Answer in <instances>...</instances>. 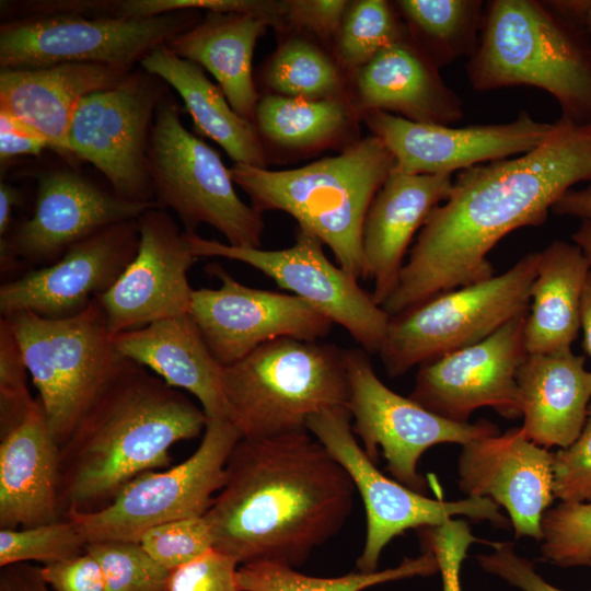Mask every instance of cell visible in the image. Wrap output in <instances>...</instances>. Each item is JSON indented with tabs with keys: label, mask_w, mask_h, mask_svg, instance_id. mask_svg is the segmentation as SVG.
Segmentation results:
<instances>
[{
	"label": "cell",
	"mask_w": 591,
	"mask_h": 591,
	"mask_svg": "<svg viewBox=\"0 0 591 591\" xmlns=\"http://www.w3.org/2000/svg\"><path fill=\"white\" fill-rule=\"evenodd\" d=\"M139 543L172 571L212 548L213 537L205 517H197L155 525L141 535Z\"/></svg>",
	"instance_id": "obj_40"
},
{
	"label": "cell",
	"mask_w": 591,
	"mask_h": 591,
	"mask_svg": "<svg viewBox=\"0 0 591 591\" xmlns=\"http://www.w3.org/2000/svg\"><path fill=\"white\" fill-rule=\"evenodd\" d=\"M147 167L154 202L173 210L185 233L206 223L230 245L260 247L262 213L239 197L218 152L185 128L166 89L155 109Z\"/></svg>",
	"instance_id": "obj_8"
},
{
	"label": "cell",
	"mask_w": 591,
	"mask_h": 591,
	"mask_svg": "<svg viewBox=\"0 0 591 591\" xmlns=\"http://www.w3.org/2000/svg\"><path fill=\"white\" fill-rule=\"evenodd\" d=\"M63 519L58 493V448L43 404L0 433V529L18 530Z\"/></svg>",
	"instance_id": "obj_25"
},
{
	"label": "cell",
	"mask_w": 591,
	"mask_h": 591,
	"mask_svg": "<svg viewBox=\"0 0 591 591\" xmlns=\"http://www.w3.org/2000/svg\"><path fill=\"white\" fill-rule=\"evenodd\" d=\"M439 571L430 552L406 558L395 567L370 573L357 572L337 578L311 577L292 567L276 563L240 565L236 581L240 591H361L366 588L415 576H430Z\"/></svg>",
	"instance_id": "obj_34"
},
{
	"label": "cell",
	"mask_w": 591,
	"mask_h": 591,
	"mask_svg": "<svg viewBox=\"0 0 591 591\" xmlns=\"http://www.w3.org/2000/svg\"><path fill=\"white\" fill-rule=\"evenodd\" d=\"M8 318L20 345L48 429L59 449L124 361L97 299L82 312L47 318L19 312Z\"/></svg>",
	"instance_id": "obj_7"
},
{
	"label": "cell",
	"mask_w": 591,
	"mask_h": 591,
	"mask_svg": "<svg viewBox=\"0 0 591 591\" xmlns=\"http://www.w3.org/2000/svg\"><path fill=\"white\" fill-rule=\"evenodd\" d=\"M408 36L394 2H350L334 38L335 60L340 68L356 71L387 46Z\"/></svg>",
	"instance_id": "obj_36"
},
{
	"label": "cell",
	"mask_w": 591,
	"mask_h": 591,
	"mask_svg": "<svg viewBox=\"0 0 591 591\" xmlns=\"http://www.w3.org/2000/svg\"><path fill=\"white\" fill-rule=\"evenodd\" d=\"M425 551L436 558L442 579V591H462L461 567L468 547L479 542L464 520L451 519L441 525L421 529Z\"/></svg>",
	"instance_id": "obj_44"
},
{
	"label": "cell",
	"mask_w": 591,
	"mask_h": 591,
	"mask_svg": "<svg viewBox=\"0 0 591 591\" xmlns=\"http://www.w3.org/2000/svg\"><path fill=\"white\" fill-rule=\"evenodd\" d=\"M115 349L167 385L193 394L208 419H230L223 367L189 315L159 320L112 336Z\"/></svg>",
	"instance_id": "obj_26"
},
{
	"label": "cell",
	"mask_w": 591,
	"mask_h": 591,
	"mask_svg": "<svg viewBox=\"0 0 591 591\" xmlns=\"http://www.w3.org/2000/svg\"><path fill=\"white\" fill-rule=\"evenodd\" d=\"M571 350L528 354L517 374L525 437L543 447L566 448L581 433L591 404V371Z\"/></svg>",
	"instance_id": "obj_28"
},
{
	"label": "cell",
	"mask_w": 591,
	"mask_h": 591,
	"mask_svg": "<svg viewBox=\"0 0 591 591\" xmlns=\"http://www.w3.org/2000/svg\"><path fill=\"white\" fill-rule=\"evenodd\" d=\"M138 219L108 227L70 247L58 260L0 287L1 317L32 312L65 318L108 291L137 254Z\"/></svg>",
	"instance_id": "obj_20"
},
{
	"label": "cell",
	"mask_w": 591,
	"mask_h": 591,
	"mask_svg": "<svg viewBox=\"0 0 591 591\" xmlns=\"http://www.w3.org/2000/svg\"><path fill=\"white\" fill-rule=\"evenodd\" d=\"M581 331L583 348L591 358V269L589 271L581 300Z\"/></svg>",
	"instance_id": "obj_53"
},
{
	"label": "cell",
	"mask_w": 591,
	"mask_h": 591,
	"mask_svg": "<svg viewBox=\"0 0 591 591\" xmlns=\"http://www.w3.org/2000/svg\"><path fill=\"white\" fill-rule=\"evenodd\" d=\"M223 387L230 420L242 438L308 430L312 415L348 408L345 349L290 337L275 339L224 367Z\"/></svg>",
	"instance_id": "obj_6"
},
{
	"label": "cell",
	"mask_w": 591,
	"mask_h": 591,
	"mask_svg": "<svg viewBox=\"0 0 591 591\" xmlns=\"http://www.w3.org/2000/svg\"><path fill=\"white\" fill-rule=\"evenodd\" d=\"M528 311L487 338L420 366L410 398L460 424L468 422L480 407H491L506 418L520 417L517 374L528 355Z\"/></svg>",
	"instance_id": "obj_18"
},
{
	"label": "cell",
	"mask_w": 591,
	"mask_h": 591,
	"mask_svg": "<svg viewBox=\"0 0 591 591\" xmlns=\"http://www.w3.org/2000/svg\"><path fill=\"white\" fill-rule=\"evenodd\" d=\"M202 410L181 390L125 358L58 449L63 513L106 507L134 478L170 465V449L198 437Z\"/></svg>",
	"instance_id": "obj_3"
},
{
	"label": "cell",
	"mask_w": 591,
	"mask_h": 591,
	"mask_svg": "<svg viewBox=\"0 0 591 591\" xmlns=\"http://www.w3.org/2000/svg\"><path fill=\"white\" fill-rule=\"evenodd\" d=\"M590 269L575 243L556 240L540 251L524 325L528 354L571 350L581 329V300Z\"/></svg>",
	"instance_id": "obj_30"
},
{
	"label": "cell",
	"mask_w": 591,
	"mask_h": 591,
	"mask_svg": "<svg viewBox=\"0 0 591 591\" xmlns=\"http://www.w3.org/2000/svg\"><path fill=\"white\" fill-rule=\"evenodd\" d=\"M543 558L568 568L588 566L591 559V501L551 507L541 522Z\"/></svg>",
	"instance_id": "obj_39"
},
{
	"label": "cell",
	"mask_w": 591,
	"mask_h": 591,
	"mask_svg": "<svg viewBox=\"0 0 591 591\" xmlns=\"http://www.w3.org/2000/svg\"><path fill=\"white\" fill-rule=\"evenodd\" d=\"M459 487L467 497L488 498L503 507L517 537L540 542L541 522L551 508L553 453L529 440L521 428L463 445Z\"/></svg>",
	"instance_id": "obj_22"
},
{
	"label": "cell",
	"mask_w": 591,
	"mask_h": 591,
	"mask_svg": "<svg viewBox=\"0 0 591 591\" xmlns=\"http://www.w3.org/2000/svg\"><path fill=\"white\" fill-rule=\"evenodd\" d=\"M466 74L479 92L537 88L560 116L591 120V35L559 0L487 1Z\"/></svg>",
	"instance_id": "obj_4"
},
{
	"label": "cell",
	"mask_w": 591,
	"mask_h": 591,
	"mask_svg": "<svg viewBox=\"0 0 591 591\" xmlns=\"http://www.w3.org/2000/svg\"><path fill=\"white\" fill-rule=\"evenodd\" d=\"M85 546L81 533L66 518L20 530L0 529V567L28 561L53 564L84 553Z\"/></svg>",
	"instance_id": "obj_37"
},
{
	"label": "cell",
	"mask_w": 591,
	"mask_h": 591,
	"mask_svg": "<svg viewBox=\"0 0 591 591\" xmlns=\"http://www.w3.org/2000/svg\"><path fill=\"white\" fill-rule=\"evenodd\" d=\"M53 591H106L102 568L89 552L40 567Z\"/></svg>",
	"instance_id": "obj_47"
},
{
	"label": "cell",
	"mask_w": 591,
	"mask_h": 591,
	"mask_svg": "<svg viewBox=\"0 0 591 591\" xmlns=\"http://www.w3.org/2000/svg\"><path fill=\"white\" fill-rule=\"evenodd\" d=\"M493 552L476 557L480 568L522 591H565L546 580L535 570L534 564L515 552L512 543L495 542Z\"/></svg>",
	"instance_id": "obj_46"
},
{
	"label": "cell",
	"mask_w": 591,
	"mask_h": 591,
	"mask_svg": "<svg viewBox=\"0 0 591 591\" xmlns=\"http://www.w3.org/2000/svg\"><path fill=\"white\" fill-rule=\"evenodd\" d=\"M286 21L327 39L335 38L350 4L346 0H287Z\"/></svg>",
	"instance_id": "obj_48"
},
{
	"label": "cell",
	"mask_w": 591,
	"mask_h": 591,
	"mask_svg": "<svg viewBox=\"0 0 591 591\" xmlns=\"http://www.w3.org/2000/svg\"><path fill=\"white\" fill-rule=\"evenodd\" d=\"M159 78L142 68L81 100L70 123L65 153L94 165L118 197L155 204L147 157L158 103Z\"/></svg>",
	"instance_id": "obj_13"
},
{
	"label": "cell",
	"mask_w": 591,
	"mask_h": 591,
	"mask_svg": "<svg viewBox=\"0 0 591 591\" xmlns=\"http://www.w3.org/2000/svg\"><path fill=\"white\" fill-rule=\"evenodd\" d=\"M394 169V159L372 136L354 141L335 157L270 171L234 164L230 175L260 213L280 210L327 245L338 266L362 278L361 231L375 194Z\"/></svg>",
	"instance_id": "obj_5"
},
{
	"label": "cell",
	"mask_w": 591,
	"mask_h": 591,
	"mask_svg": "<svg viewBox=\"0 0 591 591\" xmlns=\"http://www.w3.org/2000/svg\"><path fill=\"white\" fill-rule=\"evenodd\" d=\"M351 419L347 407L329 408L312 415L306 429L345 468L363 501L367 535L357 560L360 572L376 571L384 547L408 529L441 525L460 515L507 526L499 506L488 498L431 499L386 477L356 441Z\"/></svg>",
	"instance_id": "obj_12"
},
{
	"label": "cell",
	"mask_w": 591,
	"mask_h": 591,
	"mask_svg": "<svg viewBox=\"0 0 591 591\" xmlns=\"http://www.w3.org/2000/svg\"><path fill=\"white\" fill-rule=\"evenodd\" d=\"M356 114L346 95L309 100L271 93L259 99L254 125L260 138L279 148L305 150L339 139L350 130Z\"/></svg>",
	"instance_id": "obj_32"
},
{
	"label": "cell",
	"mask_w": 591,
	"mask_h": 591,
	"mask_svg": "<svg viewBox=\"0 0 591 591\" xmlns=\"http://www.w3.org/2000/svg\"><path fill=\"white\" fill-rule=\"evenodd\" d=\"M204 10L218 13L247 14L282 28L286 22V1L271 0H123L124 18H151L175 11Z\"/></svg>",
	"instance_id": "obj_42"
},
{
	"label": "cell",
	"mask_w": 591,
	"mask_h": 591,
	"mask_svg": "<svg viewBox=\"0 0 591 591\" xmlns=\"http://www.w3.org/2000/svg\"><path fill=\"white\" fill-rule=\"evenodd\" d=\"M581 183L591 185V120L563 116L531 151L459 172L444 202L429 213L382 309L395 316L490 278L491 248L513 230L542 225Z\"/></svg>",
	"instance_id": "obj_1"
},
{
	"label": "cell",
	"mask_w": 591,
	"mask_h": 591,
	"mask_svg": "<svg viewBox=\"0 0 591 591\" xmlns=\"http://www.w3.org/2000/svg\"><path fill=\"white\" fill-rule=\"evenodd\" d=\"M136 256L114 286L97 297L113 335L189 313L195 289L187 273L198 259L186 233L159 207L138 218Z\"/></svg>",
	"instance_id": "obj_21"
},
{
	"label": "cell",
	"mask_w": 591,
	"mask_h": 591,
	"mask_svg": "<svg viewBox=\"0 0 591 591\" xmlns=\"http://www.w3.org/2000/svg\"><path fill=\"white\" fill-rule=\"evenodd\" d=\"M540 251L505 273L391 316L379 354L390 378L474 345L526 312Z\"/></svg>",
	"instance_id": "obj_9"
},
{
	"label": "cell",
	"mask_w": 591,
	"mask_h": 591,
	"mask_svg": "<svg viewBox=\"0 0 591 591\" xmlns=\"http://www.w3.org/2000/svg\"><path fill=\"white\" fill-rule=\"evenodd\" d=\"M273 94L320 100L344 96V78L337 61L310 39L293 36L270 57L264 71Z\"/></svg>",
	"instance_id": "obj_35"
},
{
	"label": "cell",
	"mask_w": 591,
	"mask_h": 591,
	"mask_svg": "<svg viewBox=\"0 0 591 591\" xmlns=\"http://www.w3.org/2000/svg\"><path fill=\"white\" fill-rule=\"evenodd\" d=\"M239 563L212 547L170 572L166 591H240Z\"/></svg>",
	"instance_id": "obj_45"
},
{
	"label": "cell",
	"mask_w": 591,
	"mask_h": 591,
	"mask_svg": "<svg viewBox=\"0 0 591 591\" xmlns=\"http://www.w3.org/2000/svg\"><path fill=\"white\" fill-rule=\"evenodd\" d=\"M356 488L309 430L241 438L204 515L213 547L239 565L297 567L347 521Z\"/></svg>",
	"instance_id": "obj_2"
},
{
	"label": "cell",
	"mask_w": 591,
	"mask_h": 591,
	"mask_svg": "<svg viewBox=\"0 0 591 591\" xmlns=\"http://www.w3.org/2000/svg\"><path fill=\"white\" fill-rule=\"evenodd\" d=\"M85 551L99 561L106 591H166L170 570L153 559L139 542L102 541Z\"/></svg>",
	"instance_id": "obj_38"
},
{
	"label": "cell",
	"mask_w": 591,
	"mask_h": 591,
	"mask_svg": "<svg viewBox=\"0 0 591 591\" xmlns=\"http://www.w3.org/2000/svg\"><path fill=\"white\" fill-rule=\"evenodd\" d=\"M20 200V190L2 181L0 183V237L11 232L12 213Z\"/></svg>",
	"instance_id": "obj_52"
},
{
	"label": "cell",
	"mask_w": 591,
	"mask_h": 591,
	"mask_svg": "<svg viewBox=\"0 0 591 591\" xmlns=\"http://www.w3.org/2000/svg\"><path fill=\"white\" fill-rule=\"evenodd\" d=\"M196 257L242 262L301 298L344 327L368 352H379L391 316L339 266L328 260L323 243L298 228L293 245L282 250L233 246L186 233Z\"/></svg>",
	"instance_id": "obj_15"
},
{
	"label": "cell",
	"mask_w": 591,
	"mask_h": 591,
	"mask_svg": "<svg viewBox=\"0 0 591 591\" xmlns=\"http://www.w3.org/2000/svg\"><path fill=\"white\" fill-rule=\"evenodd\" d=\"M453 175L406 174L392 171L371 201L361 231L362 278L373 281L371 298L383 306L404 266L415 233L444 201Z\"/></svg>",
	"instance_id": "obj_23"
},
{
	"label": "cell",
	"mask_w": 591,
	"mask_h": 591,
	"mask_svg": "<svg viewBox=\"0 0 591 591\" xmlns=\"http://www.w3.org/2000/svg\"><path fill=\"white\" fill-rule=\"evenodd\" d=\"M51 148L48 140L11 115L0 112L1 163L21 155H38Z\"/></svg>",
	"instance_id": "obj_49"
},
{
	"label": "cell",
	"mask_w": 591,
	"mask_h": 591,
	"mask_svg": "<svg viewBox=\"0 0 591 591\" xmlns=\"http://www.w3.org/2000/svg\"><path fill=\"white\" fill-rule=\"evenodd\" d=\"M561 2L591 35V0H561ZM552 211L558 216L591 222V185H587L583 189H570L553 206Z\"/></svg>",
	"instance_id": "obj_50"
},
{
	"label": "cell",
	"mask_w": 591,
	"mask_h": 591,
	"mask_svg": "<svg viewBox=\"0 0 591 591\" xmlns=\"http://www.w3.org/2000/svg\"><path fill=\"white\" fill-rule=\"evenodd\" d=\"M588 567H591V559H590V561H589V564H588Z\"/></svg>",
	"instance_id": "obj_55"
},
{
	"label": "cell",
	"mask_w": 591,
	"mask_h": 591,
	"mask_svg": "<svg viewBox=\"0 0 591 591\" xmlns=\"http://www.w3.org/2000/svg\"><path fill=\"white\" fill-rule=\"evenodd\" d=\"M139 65L181 95L196 130L217 142L234 164L266 167V152L255 125L231 107L199 65L178 57L166 44L153 49Z\"/></svg>",
	"instance_id": "obj_31"
},
{
	"label": "cell",
	"mask_w": 591,
	"mask_h": 591,
	"mask_svg": "<svg viewBox=\"0 0 591 591\" xmlns=\"http://www.w3.org/2000/svg\"><path fill=\"white\" fill-rule=\"evenodd\" d=\"M131 70L96 63L1 69L0 112L31 127L63 152L81 100L120 82Z\"/></svg>",
	"instance_id": "obj_27"
},
{
	"label": "cell",
	"mask_w": 591,
	"mask_h": 591,
	"mask_svg": "<svg viewBox=\"0 0 591 591\" xmlns=\"http://www.w3.org/2000/svg\"><path fill=\"white\" fill-rule=\"evenodd\" d=\"M553 490L563 502L591 501V404L579 437L553 453Z\"/></svg>",
	"instance_id": "obj_43"
},
{
	"label": "cell",
	"mask_w": 591,
	"mask_h": 591,
	"mask_svg": "<svg viewBox=\"0 0 591 591\" xmlns=\"http://www.w3.org/2000/svg\"><path fill=\"white\" fill-rule=\"evenodd\" d=\"M268 26L267 21L247 14L206 12L166 45L178 57L207 69L231 107L254 124L259 99L253 80V54Z\"/></svg>",
	"instance_id": "obj_29"
},
{
	"label": "cell",
	"mask_w": 591,
	"mask_h": 591,
	"mask_svg": "<svg viewBox=\"0 0 591 591\" xmlns=\"http://www.w3.org/2000/svg\"><path fill=\"white\" fill-rule=\"evenodd\" d=\"M361 117L393 155L394 171L425 175H453L524 154L542 143L554 126L526 111L509 123L465 127L415 123L382 111L366 112Z\"/></svg>",
	"instance_id": "obj_19"
},
{
	"label": "cell",
	"mask_w": 591,
	"mask_h": 591,
	"mask_svg": "<svg viewBox=\"0 0 591 591\" xmlns=\"http://www.w3.org/2000/svg\"><path fill=\"white\" fill-rule=\"evenodd\" d=\"M439 70L408 34L354 71L351 103L359 116L382 111L415 123L452 125L463 117V103Z\"/></svg>",
	"instance_id": "obj_24"
},
{
	"label": "cell",
	"mask_w": 591,
	"mask_h": 591,
	"mask_svg": "<svg viewBox=\"0 0 591 591\" xmlns=\"http://www.w3.org/2000/svg\"><path fill=\"white\" fill-rule=\"evenodd\" d=\"M211 270L220 287L195 289L189 315L223 368L271 340L317 341L332 331L334 323L301 298L247 287L219 264Z\"/></svg>",
	"instance_id": "obj_16"
},
{
	"label": "cell",
	"mask_w": 591,
	"mask_h": 591,
	"mask_svg": "<svg viewBox=\"0 0 591 591\" xmlns=\"http://www.w3.org/2000/svg\"><path fill=\"white\" fill-rule=\"evenodd\" d=\"M241 438L230 419L207 418L201 442L188 459L167 471L142 473L102 509H71L65 518L89 544L139 542L155 525L204 517L223 485L229 455Z\"/></svg>",
	"instance_id": "obj_11"
},
{
	"label": "cell",
	"mask_w": 591,
	"mask_h": 591,
	"mask_svg": "<svg viewBox=\"0 0 591 591\" xmlns=\"http://www.w3.org/2000/svg\"><path fill=\"white\" fill-rule=\"evenodd\" d=\"M571 239L573 243L582 250L586 258L591 265V222L581 221V224L573 232Z\"/></svg>",
	"instance_id": "obj_54"
},
{
	"label": "cell",
	"mask_w": 591,
	"mask_h": 591,
	"mask_svg": "<svg viewBox=\"0 0 591 591\" xmlns=\"http://www.w3.org/2000/svg\"><path fill=\"white\" fill-rule=\"evenodd\" d=\"M157 204L129 201L69 169L37 177L33 216L0 237L1 273L20 262L49 265L70 247L114 224L138 219Z\"/></svg>",
	"instance_id": "obj_17"
},
{
	"label": "cell",
	"mask_w": 591,
	"mask_h": 591,
	"mask_svg": "<svg viewBox=\"0 0 591 591\" xmlns=\"http://www.w3.org/2000/svg\"><path fill=\"white\" fill-rule=\"evenodd\" d=\"M27 367L13 329L0 320V433L16 426L35 403L27 387Z\"/></svg>",
	"instance_id": "obj_41"
},
{
	"label": "cell",
	"mask_w": 591,
	"mask_h": 591,
	"mask_svg": "<svg viewBox=\"0 0 591 591\" xmlns=\"http://www.w3.org/2000/svg\"><path fill=\"white\" fill-rule=\"evenodd\" d=\"M197 13L138 19L54 13L5 20L0 25V69L96 63L132 70L153 49L195 25Z\"/></svg>",
	"instance_id": "obj_10"
},
{
	"label": "cell",
	"mask_w": 591,
	"mask_h": 591,
	"mask_svg": "<svg viewBox=\"0 0 591 591\" xmlns=\"http://www.w3.org/2000/svg\"><path fill=\"white\" fill-rule=\"evenodd\" d=\"M394 5L410 38L439 69L475 51L484 1L398 0Z\"/></svg>",
	"instance_id": "obj_33"
},
{
	"label": "cell",
	"mask_w": 591,
	"mask_h": 591,
	"mask_svg": "<svg viewBox=\"0 0 591 591\" xmlns=\"http://www.w3.org/2000/svg\"><path fill=\"white\" fill-rule=\"evenodd\" d=\"M345 361L350 389L348 409L355 420L352 432L360 438L362 449L373 462L381 449L390 473L413 490L422 493L426 488L418 462L429 448L440 443L464 445L499 434L493 422L450 421L410 397L395 393L379 379L361 349L345 350Z\"/></svg>",
	"instance_id": "obj_14"
},
{
	"label": "cell",
	"mask_w": 591,
	"mask_h": 591,
	"mask_svg": "<svg viewBox=\"0 0 591 591\" xmlns=\"http://www.w3.org/2000/svg\"><path fill=\"white\" fill-rule=\"evenodd\" d=\"M0 591H53L44 580L40 567L19 563L1 567Z\"/></svg>",
	"instance_id": "obj_51"
}]
</instances>
